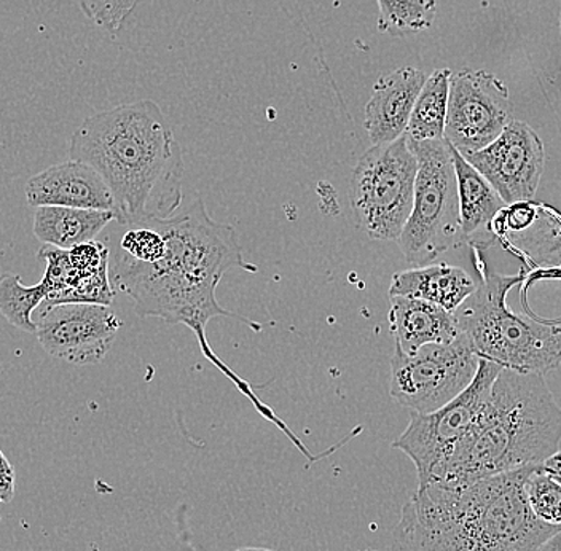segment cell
<instances>
[{
  "mask_svg": "<svg viewBox=\"0 0 561 551\" xmlns=\"http://www.w3.org/2000/svg\"><path fill=\"white\" fill-rule=\"evenodd\" d=\"M426 80L423 70L410 66L396 69L377 80L366 105L364 120V128L374 146L394 142L405 135Z\"/></svg>",
  "mask_w": 561,
  "mask_h": 551,
  "instance_id": "cell-15",
  "label": "cell"
},
{
  "mask_svg": "<svg viewBox=\"0 0 561 551\" xmlns=\"http://www.w3.org/2000/svg\"><path fill=\"white\" fill-rule=\"evenodd\" d=\"M419 160L412 214L399 238L403 257L410 265H431L458 244L461 237L458 179L454 152L447 139H409Z\"/></svg>",
  "mask_w": 561,
  "mask_h": 551,
  "instance_id": "cell-6",
  "label": "cell"
},
{
  "mask_svg": "<svg viewBox=\"0 0 561 551\" xmlns=\"http://www.w3.org/2000/svg\"><path fill=\"white\" fill-rule=\"evenodd\" d=\"M507 206L535 198L546 167V150L531 126L512 120L500 138L479 152L462 156Z\"/></svg>",
  "mask_w": 561,
  "mask_h": 551,
  "instance_id": "cell-12",
  "label": "cell"
},
{
  "mask_svg": "<svg viewBox=\"0 0 561 551\" xmlns=\"http://www.w3.org/2000/svg\"><path fill=\"white\" fill-rule=\"evenodd\" d=\"M476 290L477 284L465 269L438 263L396 273L389 297L419 298L455 312Z\"/></svg>",
  "mask_w": 561,
  "mask_h": 551,
  "instance_id": "cell-18",
  "label": "cell"
},
{
  "mask_svg": "<svg viewBox=\"0 0 561 551\" xmlns=\"http://www.w3.org/2000/svg\"><path fill=\"white\" fill-rule=\"evenodd\" d=\"M539 551H561V531L547 539Z\"/></svg>",
  "mask_w": 561,
  "mask_h": 551,
  "instance_id": "cell-27",
  "label": "cell"
},
{
  "mask_svg": "<svg viewBox=\"0 0 561 551\" xmlns=\"http://www.w3.org/2000/svg\"><path fill=\"white\" fill-rule=\"evenodd\" d=\"M47 300V289L38 283L33 287L24 286L20 276L13 273L0 275V314L13 328L23 332H37L33 312Z\"/></svg>",
  "mask_w": 561,
  "mask_h": 551,
  "instance_id": "cell-21",
  "label": "cell"
},
{
  "mask_svg": "<svg viewBox=\"0 0 561 551\" xmlns=\"http://www.w3.org/2000/svg\"><path fill=\"white\" fill-rule=\"evenodd\" d=\"M525 491L536 518L547 525L561 526V484L546 475L541 466L526 480Z\"/></svg>",
  "mask_w": 561,
  "mask_h": 551,
  "instance_id": "cell-23",
  "label": "cell"
},
{
  "mask_svg": "<svg viewBox=\"0 0 561 551\" xmlns=\"http://www.w3.org/2000/svg\"><path fill=\"white\" fill-rule=\"evenodd\" d=\"M561 409L543 375L503 368L437 483H469L542 464L559 451Z\"/></svg>",
  "mask_w": 561,
  "mask_h": 551,
  "instance_id": "cell-4",
  "label": "cell"
},
{
  "mask_svg": "<svg viewBox=\"0 0 561 551\" xmlns=\"http://www.w3.org/2000/svg\"><path fill=\"white\" fill-rule=\"evenodd\" d=\"M503 368L480 359L472 384L461 395L436 412L412 413L409 426L392 448L401 449L412 459L419 472L420 486L440 482L456 448L471 431L489 399L491 386Z\"/></svg>",
  "mask_w": 561,
  "mask_h": 551,
  "instance_id": "cell-9",
  "label": "cell"
},
{
  "mask_svg": "<svg viewBox=\"0 0 561 551\" xmlns=\"http://www.w3.org/2000/svg\"><path fill=\"white\" fill-rule=\"evenodd\" d=\"M419 160L407 135L371 146L360 157L350 184L356 227L370 240L398 241L412 214Z\"/></svg>",
  "mask_w": 561,
  "mask_h": 551,
  "instance_id": "cell-7",
  "label": "cell"
},
{
  "mask_svg": "<svg viewBox=\"0 0 561 551\" xmlns=\"http://www.w3.org/2000/svg\"><path fill=\"white\" fill-rule=\"evenodd\" d=\"M38 257L47 263L41 280L47 289V300L42 307L62 303L108 307L114 301V284L108 273V249L103 242H85L68 251L44 244Z\"/></svg>",
  "mask_w": 561,
  "mask_h": 551,
  "instance_id": "cell-13",
  "label": "cell"
},
{
  "mask_svg": "<svg viewBox=\"0 0 561 551\" xmlns=\"http://www.w3.org/2000/svg\"><path fill=\"white\" fill-rule=\"evenodd\" d=\"M38 310V343L48 356L73 365L104 360L123 325L115 311L105 305L62 303Z\"/></svg>",
  "mask_w": 561,
  "mask_h": 551,
  "instance_id": "cell-11",
  "label": "cell"
},
{
  "mask_svg": "<svg viewBox=\"0 0 561 551\" xmlns=\"http://www.w3.org/2000/svg\"><path fill=\"white\" fill-rule=\"evenodd\" d=\"M511 117V93L503 80L486 70L451 72L444 138L461 156L490 146Z\"/></svg>",
  "mask_w": 561,
  "mask_h": 551,
  "instance_id": "cell-10",
  "label": "cell"
},
{
  "mask_svg": "<svg viewBox=\"0 0 561 551\" xmlns=\"http://www.w3.org/2000/svg\"><path fill=\"white\" fill-rule=\"evenodd\" d=\"M520 276H485L454 312L480 359L522 374L546 375L561 365V325L508 310L506 297Z\"/></svg>",
  "mask_w": 561,
  "mask_h": 551,
  "instance_id": "cell-5",
  "label": "cell"
},
{
  "mask_svg": "<svg viewBox=\"0 0 561 551\" xmlns=\"http://www.w3.org/2000/svg\"><path fill=\"white\" fill-rule=\"evenodd\" d=\"M539 466L419 486L403 505L392 551H539L561 531L536 518L526 500V480Z\"/></svg>",
  "mask_w": 561,
  "mask_h": 551,
  "instance_id": "cell-2",
  "label": "cell"
},
{
  "mask_svg": "<svg viewBox=\"0 0 561 551\" xmlns=\"http://www.w3.org/2000/svg\"><path fill=\"white\" fill-rule=\"evenodd\" d=\"M26 199L33 207L61 206L114 214L117 209L114 195L101 174L77 160L53 164L33 175L26 184Z\"/></svg>",
  "mask_w": 561,
  "mask_h": 551,
  "instance_id": "cell-14",
  "label": "cell"
},
{
  "mask_svg": "<svg viewBox=\"0 0 561 551\" xmlns=\"http://www.w3.org/2000/svg\"><path fill=\"white\" fill-rule=\"evenodd\" d=\"M560 34H561V13H560Z\"/></svg>",
  "mask_w": 561,
  "mask_h": 551,
  "instance_id": "cell-28",
  "label": "cell"
},
{
  "mask_svg": "<svg viewBox=\"0 0 561 551\" xmlns=\"http://www.w3.org/2000/svg\"><path fill=\"white\" fill-rule=\"evenodd\" d=\"M70 160L90 164L114 195L115 222L136 227L174 216L184 199V157L153 101L98 112L73 131Z\"/></svg>",
  "mask_w": 561,
  "mask_h": 551,
  "instance_id": "cell-3",
  "label": "cell"
},
{
  "mask_svg": "<svg viewBox=\"0 0 561 551\" xmlns=\"http://www.w3.org/2000/svg\"><path fill=\"white\" fill-rule=\"evenodd\" d=\"M450 77L451 70L448 69L436 70L427 77L407 126V138L415 142L444 139Z\"/></svg>",
  "mask_w": 561,
  "mask_h": 551,
  "instance_id": "cell-20",
  "label": "cell"
},
{
  "mask_svg": "<svg viewBox=\"0 0 561 551\" xmlns=\"http://www.w3.org/2000/svg\"><path fill=\"white\" fill-rule=\"evenodd\" d=\"M542 472L561 484V449L542 462Z\"/></svg>",
  "mask_w": 561,
  "mask_h": 551,
  "instance_id": "cell-26",
  "label": "cell"
},
{
  "mask_svg": "<svg viewBox=\"0 0 561 551\" xmlns=\"http://www.w3.org/2000/svg\"><path fill=\"white\" fill-rule=\"evenodd\" d=\"M122 254L140 263H157L167 252V238L152 222H142L123 234Z\"/></svg>",
  "mask_w": 561,
  "mask_h": 551,
  "instance_id": "cell-24",
  "label": "cell"
},
{
  "mask_svg": "<svg viewBox=\"0 0 561 551\" xmlns=\"http://www.w3.org/2000/svg\"><path fill=\"white\" fill-rule=\"evenodd\" d=\"M15 496V470L0 451V504H9Z\"/></svg>",
  "mask_w": 561,
  "mask_h": 551,
  "instance_id": "cell-25",
  "label": "cell"
},
{
  "mask_svg": "<svg viewBox=\"0 0 561 551\" xmlns=\"http://www.w3.org/2000/svg\"><path fill=\"white\" fill-rule=\"evenodd\" d=\"M378 31L392 37L421 33L433 26L436 0H377Z\"/></svg>",
  "mask_w": 561,
  "mask_h": 551,
  "instance_id": "cell-22",
  "label": "cell"
},
{
  "mask_svg": "<svg viewBox=\"0 0 561 551\" xmlns=\"http://www.w3.org/2000/svg\"><path fill=\"white\" fill-rule=\"evenodd\" d=\"M389 325L396 347L405 354L433 343H450L461 333L454 312L431 301L409 297H389Z\"/></svg>",
  "mask_w": 561,
  "mask_h": 551,
  "instance_id": "cell-17",
  "label": "cell"
},
{
  "mask_svg": "<svg viewBox=\"0 0 561 551\" xmlns=\"http://www.w3.org/2000/svg\"><path fill=\"white\" fill-rule=\"evenodd\" d=\"M111 210L73 209V207H35L34 234L42 244L72 249L96 241L98 234L114 222Z\"/></svg>",
  "mask_w": 561,
  "mask_h": 551,
  "instance_id": "cell-19",
  "label": "cell"
},
{
  "mask_svg": "<svg viewBox=\"0 0 561 551\" xmlns=\"http://www.w3.org/2000/svg\"><path fill=\"white\" fill-rule=\"evenodd\" d=\"M149 222L167 238L163 259L157 263H140L121 252L111 273L114 289L128 295L144 318L187 325L195 333L203 356L226 374L241 394L251 399L265 420L276 424L297 445L300 440L296 435L262 403L248 382L214 354L206 336V328L214 318L240 319L261 330V325L220 307L216 297L217 286L230 269L259 272L257 266L245 262L237 230L231 225L210 219L205 203L198 196L182 213L167 219H149Z\"/></svg>",
  "mask_w": 561,
  "mask_h": 551,
  "instance_id": "cell-1",
  "label": "cell"
},
{
  "mask_svg": "<svg viewBox=\"0 0 561 551\" xmlns=\"http://www.w3.org/2000/svg\"><path fill=\"white\" fill-rule=\"evenodd\" d=\"M480 356L466 333L450 343H433L405 354L396 347L389 392L412 413L436 412L472 384Z\"/></svg>",
  "mask_w": 561,
  "mask_h": 551,
  "instance_id": "cell-8",
  "label": "cell"
},
{
  "mask_svg": "<svg viewBox=\"0 0 561 551\" xmlns=\"http://www.w3.org/2000/svg\"><path fill=\"white\" fill-rule=\"evenodd\" d=\"M458 179L461 237L477 251H485L496 241L493 223L506 203L489 181L451 146Z\"/></svg>",
  "mask_w": 561,
  "mask_h": 551,
  "instance_id": "cell-16",
  "label": "cell"
}]
</instances>
